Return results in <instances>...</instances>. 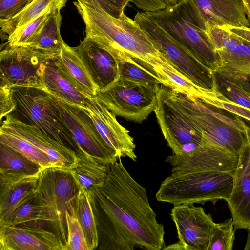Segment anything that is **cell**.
I'll list each match as a JSON object with an SVG mask.
<instances>
[{
  "mask_svg": "<svg viewBox=\"0 0 250 250\" xmlns=\"http://www.w3.org/2000/svg\"><path fill=\"white\" fill-rule=\"evenodd\" d=\"M85 25V37L111 52L123 51L151 64L157 70L164 58L141 27L123 12L114 17L99 4L73 2Z\"/></svg>",
  "mask_w": 250,
  "mask_h": 250,
  "instance_id": "2",
  "label": "cell"
},
{
  "mask_svg": "<svg viewBox=\"0 0 250 250\" xmlns=\"http://www.w3.org/2000/svg\"><path fill=\"white\" fill-rule=\"evenodd\" d=\"M145 13L178 46L211 71H217L218 56L207 34L205 23L190 0Z\"/></svg>",
  "mask_w": 250,
  "mask_h": 250,
  "instance_id": "3",
  "label": "cell"
},
{
  "mask_svg": "<svg viewBox=\"0 0 250 250\" xmlns=\"http://www.w3.org/2000/svg\"><path fill=\"white\" fill-rule=\"evenodd\" d=\"M37 163L10 146L0 143V173L11 172L28 175L40 173Z\"/></svg>",
  "mask_w": 250,
  "mask_h": 250,
  "instance_id": "32",
  "label": "cell"
},
{
  "mask_svg": "<svg viewBox=\"0 0 250 250\" xmlns=\"http://www.w3.org/2000/svg\"><path fill=\"white\" fill-rule=\"evenodd\" d=\"M37 220L16 225H0V250H62L56 235Z\"/></svg>",
  "mask_w": 250,
  "mask_h": 250,
  "instance_id": "16",
  "label": "cell"
},
{
  "mask_svg": "<svg viewBox=\"0 0 250 250\" xmlns=\"http://www.w3.org/2000/svg\"><path fill=\"white\" fill-rule=\"evenodd\" d=\"M54 62L62 75L79 91L89 97L95 95L97 88L74 47L64 42Z\"/></svg>",
  "mask_w": 250,
  "mask_h": 250,
  "instance_id": "23",
  "label": "cell"
},
{
  "mask_svg": "<svg viewBox=\"0 0 250 250\" xmlns=\"http://www.w3.org/2000/svg\"><path fill=\"white\" fill-rule=\"evenodd\" d=\"M0 129L18 135L44 152L54 167L71 169L77 162L76 152L42 131L37 126L22 122L7 115Z\"/></svg>",
  "mask_w": 250,
  "mask_h": 250,
  "instance_id": "18",
  "label": "cell"
},
{
  "mask_svg": "<svg viewBox=\"0 0 250 250\" xmlns=\"http://www.w3.org/2000/svg\"><path fill=\"white\" fill-rule=\"evenodd\" d=\"M49 93L79 146L105 164L118 160V154L105 143L83 107Z\"/></svg>",
  "mask_w": 250,
  "mask_h": 250,
  "instance_id": "12",
  "label": "cell"
},
{
  "mask_svg": "<svg viewBox=\"0 0 250 250\" xmlns=\"http://www.w3.org/2000/svg\"><path fill=\"white\" fill-rule=\"evenodd\" d=\"M67 0H32L22 11L8 21H0L1 31L8 36L17 28L22 27L50 9L62 10Z\"/></svg>",
  "mask_w": 250,
  "mask_h": 250,
  "instance_id": "29",
  "label": "cell"
},
{
  "mask_svg": "<svg viewBox=\"0 0 250 250\" xmlns=\"http://www.w3.org/2000/svg\"><path fill=\"white\" fill-rule=\"evenodd\" d=\"M232 172L171 173L162 181L155 197L158 201L174 205L227 202L233 188Z\"/></svg>",
  "mask_w": 250,
  "mask_h": 250,
  "instance_id": "5",
  "label": "cell"
},
{
  "mask_svg": "<svg viewBox=\"0 0 250 250\" xmlns=\"http://www.w3.org/2000/svg\"><path fill=\"white\" fill-rule=\"evenodd\" d=\"M93 121L107 145L119 158L128 157L136 161V145L129 131L117 121L116 115L94 97H89L83 107Z\"/></svg>",
  "mask_w": 250,
  "mask_h": 250,
  "instance_id": "17",
  "label": "cell"
},
{
  "mask_svg": "<svg viewBox=\"0 0 250 250\" xmlns=\"http://www.w3.org/2000/svg\"><path fill=\"white\" fill-rule=\"evenodd\" d=\"M88 3L99 4L104 10L111 15L119 17L123 12L120 8L111 3L108 0H83Z\"/></svg>",
  "mask_w": 250,
  "mask_h": 250,
  "instance_id": "40",
  "label": "cell"
},
{
  "mask_svg": "<svg viewBox=\"0 0 250 250\" xmlns=\"http://www.w3.org/2000/svg\"><path fill=\"white\" fill-rule=\"evenodd\" d=\"M15 109L9 114L37 126L63 146L78 151L80 146L62 119L49 93L43 88L12 87Z\"/></svg>",
  "mask_w": 250,
  "mask_h": 250,
  "instance_id": "6",
  "label": "cell"
},
{
  "mask_svg": "<svg viewBox=\"0 0 250 250\" xmlns=\"http://www.w3.org/2000/svg\"><path fill=\"white\" fill-rule=\"evenodd\" d=\"M111 3L117 7L120 8L122 11L125 10V8L128 5L130 2V0H108Z\"/></svg>",
  "mask_w": 250,
  "mask_h": 250,
  "instance_id": "42",
  "label": "cell"
},
{
  "mask_svg": "<svg viewBox=\"0 0 250 250\" xmlns=\"http://www.w3.org/2000/svg\"><path fill=\"white\" fill-rule=\"evenodd\" d=\"M100 250H160L164 228L156 220L146 189L128 173L121 158L108 165L100 188L88 190Z\"/></svg>",
  "mask_w": 250,
  "mask_h": 250,
  "instance_id": "1",
  "label": "cell"
},
{
  "mask_svg": "<svg viewBox=\"0 0 250 250\" xmlns=\"http://www.w3.org/2000/svg\"><path fill=\"white\" fill-rule=\"evenodd\" d=\"M134 21L150 39L165 61L185 79L200 88L215 87L213 72L178 46L166 32L144 12H138Z\"/></svg>",
  "mask_w": 250,
  "mask_h": 250,
  "instance_id": "8",
  "label": "cell"
},
{
  "mask_svg": "<svg viewBox=\"0 0 250 250\" xmlns=\"http://www.w3.org/2000/svg\"><path fill=\"white\" fill-rule=\"evenodd\" d=\"M75 208L89 250L97 249L98 245V233L88 190L79 188L75 199Z\"/></svg>",
  "mask_w": 250,
  "mask_h": 250,
  "instance_id": "31",
  "label": "cell"
},
{
  "mask_svg": "<svg viewBox=\"0 0 250 250\" xmlns=\"http://www.w3.org/2000/svg\"><path fill=\"white\" fill-rule=\"evenodd\" d=\"M55 60L49 62L45 66L42 77L43 88L62 99L85 107L89 97L79 91L62 75L56 66Z\"/></svg>",
  "mask_w": 250,
  "mask_h": 250,
  "instance_id": "26",
  "label": "cell"
},
{
  "mask_svg": "<svg viewBox=\"0 0 250 250\" xmlns=\"http://www.w3.org/2000/svg\"><path fill=\"white\" fill-rule=\"evenodd\" d=\"M79 187L70 169L52 167L40 173L35 193L51 208L49 224L63 250L67 242L66 212L75 201Z\"/></svg>",
  "mask_w": 250,
  "mask_h": 250,
  "instance_id": "9",
  "label": "cell"
},
{
  "mask_svg": "<svg viewBox=\"0 0 250 250\" xmlns=\"http://www.w3.org/2000/svg\"><path fill=\"white\" fill-rule=\"evenodd\" d=\"M40 173H0V222L7 219L37 189Z\"/></svg>",
  "mask_w": 250,
  "mask_h": 250,
  "instance_id": "22",
  "label": "cell"
},
{
  "mask_svg": "<svg viewBox=\"0 0 250 250\" xmlns=\"http://www.w3.org/2000/svg\"><path fill=\"white\" fill-rule=\"evenodd\" d=\"M55 10H57L50 9L25 26L15 29L8 36L5 44L12 47L23 46L29 42L39 33L51 14Z\"/></svg>",
  "mask_w": 250,
  "mask_h": 250,
  "instance_id": "34",
  "label": "cell"
},
{
  "mask_svg": "<svg viewBox=\"0 0 250 250\" xmlns=\"http://www.w3.org/2000/svg\"><path fill=\"white\" fill-rule=\"evenodd\" d=\"M0 143L10 146L37 163L42 170L54 167L51 160L44 152L18 135L0 129Z\"/></svg>",
  "mask_w": 250,
  "mask_h": 250,
  "instance_id": "33",
  "label": "cell"
},
{
  "mask_svg": "<svg viewBox=\"0 0 250 250\" xmlns=\"http://www.w3.org/2000/svg\"><path fill=\"white\" fill-rule=\"evenodd\" d=\"M170 216L184 250H208L211 230L215 223L202 207L193 204L174 205Z\"/></svg>",
  "mask_w": 250,
  "mask_h": 250,
  "instance_id": "13",
  "label": "cell"
},
{
  "mask_svg": "<svg viewBox=\"0 0 250 250\" xmlns=\"http://www.w3.org/2000/svg\"><path fill=\"white\" fill-rule=\"evenodd\" d=\"M15 108L12 98V88L0 85V120L11 113Z\"/></svg>",
  "mask_w": 250,
  "mask_h": 250,
  "instance_id": "39",
  "label": "cell"
},
{
  "mask_svg": "<svg viewBox=\"0 0 250 250\" xmlns=\"http://www.w3.org/2000/svg\"><path fill=\"white\" fill-rule=\"evenodd\" d=\"M198 98L213 108L225 110L250 121V109L226 99L215 87L211 90L204 89L202 94Z\"/></svg>",
  "mask_w": 250,
  "mask_h": 250,
  "instance_id": "37",
  "label": "cell"
},
{
  "mask_svg": "<svg viewBox=\"0 0 250 250\" xmlns=\"http://www.w3.org/2000/svg\"><path fill=\"white\" fill-rule=\"evenodd\" d=\"M74 48L97 90L107 88L119 78V61L111 51L85 37Z\"/></svg>",
  "mask_w": 250,
  "mask_h": 250,
  "instance_id": "20",
  "label": "cell"
},
{
  "mask_svg": "<svg viewBox=\"0 0 250 250\" xmlns=\"http://www.w3.org/2000/svg\"><path fill=\"white\" fill-rule=\"evenodd\" d=\"M244 250H250V229H248V236Z\"/></svg>",
  "mask_w": 250,
  "mask_h": 250,
  "instance_id": "45",
  "label": "cell"
},
{
  "mask_svg": "<svg viewBox=\"0 0 250 250\" xmlns=\"http://www.w3.org/2000/svg\"><path fill=\"white\" fill-rule=\"evenodd\" d=\"M154 112L164 137L173 154L181 155L189 152L201 143V131L178 106L167 86L159 85Z\"/></svg>",
  "mask_w": 250,
  "mask_h": 250,
  "instance_id": "11",
  "label": "cell"
},
{
  "mask_svg": "<svg viewBox=\"0 0 250 250\" xmlns=\"http://www.w3.org/2000/svg\"><path fill=\"white\" fill-rule=\"evenodd\" d=\"M242 1L245 6L247 16L249 21L250 28V0H242Z\"/></svg>",
  "mask_w": 250,
  "mask_h": 250,
  "instance_id": "44",
  "label": "cell"
},
{
  "mask_svg": "<svg viewBox=\"0 0 250 250\" xmlns=\"http://www.w3.org/2000/svg\"><path fill=\"white\" fill-rule=\"evenodd\" d=\"M206 25L250 27L242 0H190Z\"/></svg>",
  "mask_w": 250,
  "mask_h": 250,
  "instance_id": "21",
  "label": "cell"
},
{
  "mask_svg": "<svg viewBox=\"0 0 250 250\" xmlns=\"http://www.w3.org/2000/svg\"><path fill=\"white\" fill-rule=\"evenodd\" d=\"M250 44V28L247 27L222 26Z\"/></svg>",
  "mask_w": 250,
  "mask_h": 250,
  "instance_id": "41",
  "label": "cell"
},
{
  "mask_svg": "<svg viewBox=\"0 0 250 250\" xmlns=\"http://www.w3.org/2000/svg\"><path fill=\"white\" fill-rule=\"evenodd\" d=\"M249 78H250V75L249 76Z\"/></svg>",
  "mask_w": 250,
  "mask_h": 250,
  "instance_id": "46",
  "label": "cell"
},
{
  "mask_svg": "<svg viewBox=\"0 0 250 250\" xmlns=\"http://www.w3.org/2000/svg\"><path fill=\"white\" fill-rule=\"evenodd\" d=\"M215 89L225 98L250 109V80L245 76L213 72Z\"/></svg>",
  "mask_w": 250,
  "mask_h": 250,
  "instance_id": "27",
  "label": "cell"
},
{
  "mask_svg": "<svg viewBox=\"0 0 250 250\" xmlns=\"http://www.w3.org/2000/svg\"><path fill=\"white\" fill-rule=\"evenodd\" d=\"M178 106L190 118L202 134V138L218 148L238 156L245 142L248 126L235 116L231 119L214 111L198 97L167 87Z\"/></svg>",
  "mask_w": 250,
  "mask_h": 250,
  "instance_id": "4",
  "label": "cell"
},
{
  "mask_svg": "<svg viewBox=\"0 0 250 250\" xmlns=\"http://www.w3.org/2000/svg\"><path fill=\"white\" fill-rule=\"evenodd\" d=\"M232 218L215 223L212 228L208 250H232L235 239Z\"/></svg>",
  "mask_w": 250,
  "mask_h": 250,
  "instance_id": "36",
  "label": "cell"
},
{
  "mask_svg": "<svg viewBox=\"0 0 250 250\" xmlns=\"http://www.w3.org/2000/svg\"><path fill=\"white\" fill-rule=\"evenodd\" d=\"M207 33L219 57L215 72L249 76L250 44L223 27L209 26Z\"/></svg>",
  "mask_w": 250,
  "mask_h": 250,
  "instance_id": "15",
  "label": "cell"
},
{
  "mask_svg": "<svg viewBox=\"0 0 250 250\" xmlns=\"http://www.w3.org/2000/svg\"><path fill=\"white\" fill-rule=\"evenodd\" d=\"M76 155V165L70 170L78 187L86 190L101 187L107 175L108 165L101 162L80 146Z\"/></svg>",
  "mask_w": 250,
  "mask_h": 250,
  "instance_id": "25",
  "label": "cell"
},
{
  "mask_svg": "<svg viewBox=\"0 0 250 250\" xmlns=\"http://www.w3.org/2000/svg\"><path fill=\"white\" fill-rule=\"evenodd\" d=\"M160 85L143 84L119 78L94 96L116 116L141 123L154 111Z\"/></svg>",
  "mask_w": 250,
  "mask_h": 250,
  "instance_id": "7",
  "label": "cell"
},
{
  "mask_svg": "<svg viewBox=\"0 0 250 250\" xmlns=\"http://www.w3.org/2000/svg\"><path fill=\"white\" fill-rule=\"evenodd\" d=\"M119 61V78L143 84L168 87L167 80L148 62L123 51L115 52Z\"/></svg>",
  "mask_w": 250,
  "mask_h": 250,
  "instance_id": "24",
  "label": "cell"
},
{
  "mask_svg": "<svg viewBox=\"0 0 250 250\" xmlns=\"http://www.w3.org/2000/svg\"><path fill=\"white\" fill-rule=\"evenodd\" d=\"M75 202L66 212L67 242L63 250H89L83 230L76 215Z\"/></svg>",
  "mask_w": 250,
  "mask_h": 250,
  "instance_id": "35",
  "label": "cell"
},
{
  "mask_svg": "<svg viewBox=\"0 0 250 250\" xmlns=\"http://www.w3.org/2000/svg\"><path fill=\"white\" fill-rule=\"evenodd\" d=\"M52 222L51 208L35 192L21 204L0 225L11 226L37 221Z\"/></svg>",
  "mask_w": 250,
  "mask_h": 250,
  "instance_id": "30",
  "label": "cell"
},
{
  "mask_svg": "<svg viewBox=\"0 0 250 250\" xmlns=\"http://www.w3.org/2000/svg\"><path fill=\"white\" fill-rule=\"evenodd\" d=\"M3 45L0 52V85L43 88L42 77L45 66L57 59L60 54Z\"/></svg>",
  "mask_w": 250,
  "mask_h": 250,
  "instance_id": "10",
  "label": "cell"
},
{
  "mask_svg": "<svg viewBox=\"0 0 250 250\" xmlns=\"http://www.w3.org/2000/svg\"><path fill=\"white\" fill-rule=\"evenodd\" d=\"M32 0H0V21L11 20Z\"/></svg>",
  "mask_w": 250,
  "mask_h": 250,
  "instance_id": "38",
  "label": "cell"
},
{
  "mask_svg": "<svg viewBox=\"0 0 250 250\" xmlns=\"http://www.w3.org/2000/svg\"><path fill=\"white\" fill-rule=\"evenodd\" d=\"M238 156L224 151L202 138L194 150L181 155L172 154L165 162L171 166V173L198 171L231 172L236 168Z\"/></svg>",
  "mask_w": 250,
  "mask_h": 250,
  "instance_id": "14",
  "label": "cell"
},
{
  "mask_svg": "<svg viewBox=\"0 0 250 250\" xmlns=\"http://www.w3.org/2000/svg\"><path fill=\"white\" fill-rule=\"evenodd\" d=\"M162 250H184V247L179 241L176 243L169 245L168 246L164 247Z\"/></svg>",
  "mask_w": 250,
  "mask_h": 250,
  "instance_id": "43",
  "label": "cell"
},
{
  "mask_svg": "<svg viewBox=\"0 0 250 250\" xmlns=\"http://www.w3.org/2000/svg\"><path fill=\"white\" fill-rule=\"evenodd\" d=\"M245 142L232 172L233 188L227 201L235 229H250V127L244 133Z\"/></svg>",
  "mask_w": 250,
  "mask_h": 250,
  "instance_id": "19",
  "label": "cell"
},
{
  "mask_svg": "<svg viewBox=\"0 0 250 250\" xmlns=\"http://www.w3.org/2000/svg\"><path fill=\"white\" fill-rule=\"evenodd\" d=\"M60 11H53L39 33L23 46L43 52L60 54L64 42L60 32L62 20Z\"/></svg>",
  "mask_w": 250,
  "mask_h": 250,
  "instance_id": "28",
  "label": "cell"
}]
</instances>
